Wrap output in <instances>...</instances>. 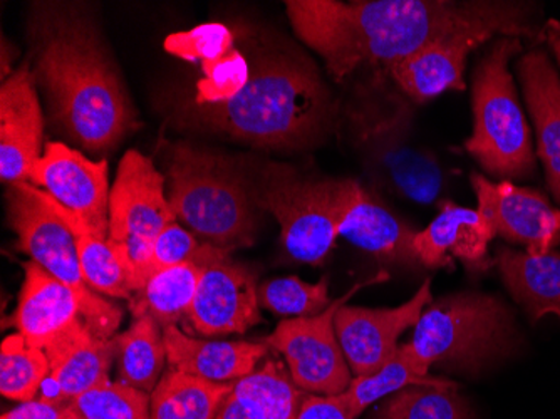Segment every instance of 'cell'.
<instances>
[{
  "label": "cell",
  "mask_w": 560,
  "mask_h": 419,
  "mask_svg": "<svg viewBox=\"0 0 560 419\" xmlns=\"http://www.w3.org/2000/svg\"><path fill=\"white\" fill-rule=\"evenodd\" d=\"M259 304L277 316L295 319L323 314L332 301L326 277L319 282L307 283L292 276L279 277L259 286Z\"/></svg>",
  "instance_id": "obj_34"
},
{
  "label": "cell",
  "mask_w": 560,
  "mask_h": 419,
  "mask_svg": "<svg viewBox=\"0 0 560 419\" xmlns=\"http://www.w3.org/2000/svg\"><path fill=\"white\" fill-rule=\"evenodd\" d=\"M163 340L172 370L212 383H235L248 376L269 352L266 342L197 339L176 326L163 329Z\"/></svg>",
  "instance_id": "obj_21"
},
{
  "label": "cell",
  "mask_w": 560,
  "mask_h": 419,
  "mask_svg": "<svg viewBox=\"0 0 560 419\" xmlns=\"http://www.w3.org/2000/svg\"><path fill=\"white\" fill-rule=\"evenodd\" d=\"M307 393L277 361L235 381L217 419H295Z\"/></svg>",
  "instance_id": "obj_24"
},
{
  "label": "cell",
  "mask_w": 560,
  "mask_h": 419,
  "mask_svg": "<svg viewBox=\"0 0 560 419\" xmlns=\"http://www.w3.org/2000/svg\"><path fill=\"white\" fill-rule=\"evenodd\" d=\"M200 277L201 267L195 261L153 273L131 299L133 316H151L163 329L176 326L190 314Z\"/></svg>",
  "instance_id": "obj_28"
},
{
  "label": "cell",
  "mask_w": 560,
  "mask_h": 419,
  "mask_svg": "<svg viewBox=\"0 0 560 419\" xmlns=\"http://www.w3.org/2000/svg\"><path fill=\"white\" fill-rule=\"evenodd\" d=\"M478 212L489 220L497 235L524 245L530 255H546L560 244V210L546 195L511 182L493 183L471 173Z\"/></svg>",
  "instance_id": "obj_15"
},
{
  "label": "cell",
  "mask_w": 560,
  "mask_h": 419,
  "mask_svg": "<svg viewBox=\"0 0 560 419\" xmlns=\"http://www.w3.org/2000/svg\"><path fill=\"white\" fill-rule=\"evenodd\" d=\"M495 235L478 210L445 201L436 219L415 235V255L428 269H452L455 260H460L470 272H487L495 266L489 257V244Z\"/></svg>",
  "instance_id": "obj_18"
},
{
  "label": "cell",
  "mask_w": 560,
  "mask_h": 419,
  "mask_svg": "<svg viewBox=\"0 0 560 419\" xmlns=\"http://www.w3.org/2000/svg\"><path fill=\"white\" fill-rule=\"evenodd\" d=\"M170 194L176 219L215 247L231 251L254 242L257 207L250 183L220 154L178 144L170 153Z\"/></svg>",
  "instance_id": "obj_5"
},
{
  "label": "cell",
  "mask_w": 560,
  "mask_h": 419,
  "mask_svg": "<svg viewBox=\"0 0 560 419\" xmlns=\"http://www.w3.org/2000/svg\"><path fill=\"white\" fill-rule=\"evenodd\" d=\"M30 179L66 210L80 217L88 229L108 238L112 190L105 160L91 162L68 144L47 143Z\"/></svg>",
  "instance_id": "obj_14"
},
{
  "label": "cell",
  "mask_w": 560,
  "mask_h": 419,
  "mask_svg": "<svg viewBox=\"0 0 560 419\" xmlns=\"http://www.w3.org/2000/svg\"><path fill=\"white\" fill-rule=\"evenodd\" d=\"M522 50L518 37L493 40L474 74V133L465 148L489 175L524 179L536 175L537 160L512 78V59Z\"/></svg>",
  "instance_id": "obj_6"
},
{
  "label": "cell",
  "mask_w": 560,
  "mask_h": 419,
  "mask_svg": "<svg viewBox=\"0 0 560 419\" xmlns=\"http://www.w3.org/2000/svg\"><path fill=\"white\" fill-rule=\"evenodd\" d=\"M420 384L448 386L453 383L435 376H421L415 368L410 351L406 345H401L396 354L385 365H381L376 373L370 374V376L352 377V383L349 384L342 396H345L352 416L358 418L363 415L364 409L370 408L381 398L395 395L405 387L420 386Z\"/></svg>",
  "instance_id": "obj_30"
},
{
  "label": "cell",
  "mask_w": 560,
  "mask_h": 419,
  "mask_svg": "<svg viewBox=\"0 0 560 419\" xmlns=\"http://www.w3.org/2000/svg\"><path fill=\"white\" fill-rule=\"evenodd\" d=\"M234 383H212L180 371L163 374L151 393L150 419H217Z\"/></svg>",
  "instance_id": "obj_27"
},
{
  "label": "cell",
  "mask_w": 560,
  "mask_h": 419,
  "mask_svg": "<svg viewBox=\"0 0 560 419\" xmlns=\"http://www.w3.org/2000/svg\"><path fill=\"white\" fill-rule=\"evenodd\" d=\"M231 44V34L222 25H201L188 34L170 37L168 49L184 58L215 61Z\"/></svg>",
  "instance_id": "obj_36"
},
{
  "label": "cell",
  "mask_w": 560,
  "mask_h": 419,
  "mask_svg": "<svg viewBox=\"0 0 560 419\" xmlns=\"http://www.w3.org/2000/svg\"><path fill=\"white\" fill-rule=\"evenodd\" d=\"M83 323L80 295L37 261H25L24 282L14 314L18 333L31 345L46 351L52 342Z\"/></svg>",
  "instance_id": "obj_19"
},
{
  "label": "cell",
  "mask_w": 560,
  "mask_h": 419,
  "mask_svg": "<svg viewBox=\"0 0 560 419\" xmlns=\"http://www.w3.org/2000/svg\"><path fill=\"white\" fill-rule=\"evenodd\" d=\"M295 419H355L345 396L307 395Z\"/></svg>",
  "instance_id": "obj_37"
},
{
  "label": "cell",
  "mask_w": 560,
  "mask_h": 419,
  "mask_svg": "<svg viewBox=\"0 0 560 419\" xmlns=\"http://www.w3.org/2000/svg\"><path fill=\"white\" fill-rule=\"evenodd\" d=\"M374 419H471L467 403L448 386L405 387L381 406Z\"/></svg>",
  "instance_id": "obj_32"
},
{
  "label": "cell",
  "mask_w": 560,
  "mask_h": 419,
  "mask_svg": "<svg viewBox=\"0 0 560 419\" xmlns=\"http://www.w3.org/2000/svg\"><path fill=\"white\" fill-rule=\"evenodd\" d=\"M115 345L119 381L151 395L168 361L163 327L151 316L135 317L130 329L115 337Z\"/></svg>",
  "instance_id": "obj_29"
},
{
  "label": "cell",
  "mask_w": 560,
  "mask_h": 419,
  "mask_svg": "<svg viewBox=\"0 0 560 419\" xmlns=\"http://www.w3.org/2000/svg\"><path fill=\"white\" fill-rule=\"evenodd\" d=\"M415 235L413 229L393 216L361 183L349 179L339 237L348 238L355 247L386 264L418 266Z\"/></svg>",
  "instance_id": "obj_20"
},
{
  "label": "cell",
  "mask_w": 560,
  "mask_h": 419,
  "mask_svg": "<svg viewBox=\"0 0 560 419\" xmlns=\"http://www.w3.org/2000/svg\"><path fill=\"white\" fill-rule=\"evenodd\" d=\"M388 280V273L355 283L348 294L313 317L285 319L266 339V345L284 356L292 381L307 395H342L352 383V373L336 334V312L363 287Z\"/></svg>",
  "instance_id": "obj_11"
},
{
  "label": "cell",
  "mask_w": 560,
  "mask_h": 419,
  "mask_svg": "<svg viewBox=\"0 0 560 419\" xmlns=\"http://www.w3.org/2000/svg\"><path fill=\"white\" fill-rule=\"evenodd\" d=\"M44 197L50 208L74 232L81 269H83L88 286L97 294L130 299L131 301L133 295L140 291V283H138L137 273L125 254L109 238L100 237L93 230L88 229L80 217L66 210L46 191H44Z\"/></svg>",
  "instance_id": "obj_26"
},
{
  "label": "cell",
  "mask_w": 560,
  "mask_h": 419,
  "mask_svg": "<svg viewBox=\"0 0 560 419\" xmlns=\"http://www.w3.org/2000/svg\"><path fill=\"white\" fill-rule=\"evenodd\" d=\"M44 119L27 66L9 75L0 88V176L9 185L27 183L43 156Z\"/></svg>",
  "instance_id": "obj_17"
},
{
  "label": "cell",
  "mask_w": 560,
  "mask_h": 419,
  "mask_svg": "<svg viewBox=\"0 0 560 419\" xmlns=\"http://www.w3.org/2000/svg\"><path fill=\"white\" fill-rule=\"evenodd\" d=\"M518 78L537 135V156L550 194L560 203V75L544 50H530L517 62Z\"/></svg>",
  "instance_id": "obj_22"
},
{
  "label": "cell",
  "mask_w": 560,
  "mask_h": 419,
  "mask_svg": "<svg viewBox=\"0 0 560 419\" xmlns=\"http://www.w3.org/2000/svg\"><path fill=\"white\" fill-rule=\"evenodd\" d=\"M34 80L50 112L84 150H109L135 126L130 96L91 19L52 4L34 15Z\"/></svg>",
  "instance_id": "obj_2"
},
{
  "label": "cell",
  "mask_w": 560,
  "mask_h": 419,
  "mask_svg": "<svg viewBox=\"0 0 560 419\" xmlns=\"http://www.w3.org/2000/svg\"><path fill=\"white\" fill-rule=\"evenodd\" d=\"M173 222L176 216L165 195L162 173L140 151H128L109 197L108 238L130 261L140 289L148 279L153 245Z\"/></svg>",
  "instance_id": "obj_9"
},
{
  "label": "cell",
  "mask_w": 560,
  "mask_h": 419,
  "mask_svg": "<svg viewBox=\"0 0 560 419\" xmlns=\"http://www.w3.org/2000/svg\"><path fill=\"white\" fill-rule=\"evenodd\" d=\"M366 153L377 178L396 195L430 205L442 194V166L410 140V115H398L374 129L368 137Z\"/></svg>",
  "instance_id": "obj_16"
},
{
  "label": "cell",
  "mask_w": 560,
  "mask_h": 419,
  "mask_svg": "<svg viewBox=\"0 0 560 419\" xmlns=\"http://www.w3.org/2000/svg\"><path fill=\"white\" fill-rule=\"evenodd\" d=\"M68 401L58 399L39 398L33 401L21 403L18 408L5 412L2 419H68L66 416Z\"/></svg>",
  "instance_id": "obj_38"
},
{
  "label": "cell",
  "mask_w": 560,
  "mask_h": 419,
  "mask_svg": "<svg viewBox=\"0 0 560 419\" xmlns=\"http://www.w3.org/2000/svg\"><path fill=\"white\" fill-rule=\"evenodd\" d=\"M522 2L453 0H289L299 39L316 50L336 81L363 68H386L410 58L453 31L521 11Z\"/></svg>",
  "instance_id": "obj_1"
},
{
  "label": "cell",
  "mask_w": 560,
  "mask_h": 419,
  "mask_svg": "<svg viewBox=\"0 0 560 419\" xmlns=\"http://www.w3.org/2000/svg\"><path fill=\"white\" fill-rule=\"evenodd\" d=\"M46 354L50 362L46 383L55 387L49 398L71 401L91 387L109 381L116 345L115 339H101L83 323L52 342Z\"/></svg>",
  "instance_id": "obj_23"
},
{
  "label": "cell",
  "mask_w": 560,
  "mask_h": 419,
  "mask_svg": "<svg viewBox=\"0 0 560 419\" xmlns=\"http://www.w3.org/2000/svg\"><path fill=\"white\" fill-rule=\"evenodd\" d=\"M229 252L206 245L197 261L201 277L188 319L203 336L242 334L262 323L256 273Z\"/></svg>",
  "instance_id": "obj_12"
},
{
  "label": "cell",
  "mask_w": 560,
  "mask_h": 419,
  "mask_svg": "<svg viewBox=\"0 0 560 419\" xmlns=\"http://www.w3.org/2000/svg\"><path fill=\"white\" fill-rule=\"evenodd\" d=\"M431 302V280L427 279L417 294L398 307L342 305L336 312L335 327L354 377L370 376L381 365H385L398 351L401 334L410 327H417L421 314Z\"/></svg>",
  "instance_id": "obj_13"
},
{
  "label": "cell",
  "mask_w": 560,
  "mask_h": 419,
  "mask_svg": "<svg viewBox=\"0 0 560 419\" xmlns=\"http://www.w3.org/2000/svg\"><path fill=\"white\" fill-rule=\"evenodd\" d=\"M517 346L511 309L493 295L462 292L431 302L406 348L418 373L430 376L436 364L480 371L511 356Z\"/></svg>",
  "instance_id": "obj_4"
},
{
  "label": "cell",
  "mask_w": 560,
  "mask_h": 419,
  "mask_svg": "<svg viewBox=\"0 0 560 419\" xmlns=\"http://www.w3.org/2000/svg\"><path fill=\"white\" fill-rule=\"evenodd\" d=\"M206 245H200L197 238L187 230L182 229L178 223L173 222L160 233L156 238L153 251H151L150 267H148V277L160 272L170 267L182 266L188 261L197 264ZM148 280V279H147ZM144 286V283H143Z\"/></svg>",
  "instance_id": "obj_35"
},
{
  "label": "cell",
  "mask_w": 560,
  "mask_h": 419,
  "mask_svg": "<svg viewBox=\"0 0 560 419\" xmlns=\"http://www.w3.org/2000/svg\"><path fill=\"white\" fill-rule=\"evenodd\" d=\"M493 260L506 289L525 309L532 323L550 314L560 317V252L530 255L499 247Z\"/></svg>",
  "instance_id": "obj_25"
},
{
  "label": "cell",
  "mask_w": 560,
  "mask_h": 419,
  "mask_svg": "<svg viewBox=\"0 0 560 419\" xmlns=\"http://www.w3.org/2000/svg\"><path fill=\"white\" fill-rule=\"evenodd\" d=\"M50 374L46 351L31 345L22 334H12L0 348V393L8 399L27 403L36 399Z\"/></svg>",
  "instance_id": "obj_31"
},
{
  "label": "cell",
  "mask_w": 560,
  "mask_h": 419,
  "mask_svg": "<svg viewBox=\"0 0 560 419\" xmlns=\"http://www.w3.org/2000/svg\"><path fill=\"white\" fill-rule=\"evenodd\" d=\"M151 395L121 381H106L66 405L68 419H150Z\"/></svg>",
  "instance_id": "obj_33"
},
{
  "label": "cell",
  "mask_w": 560,
  "mask_h": 419,
  "mask_svg": "<svg viewBox=\"0 0 560 419\" xmlns=\"http://www.w3.org/2000/svg\"><path fill=\"white\" fill-rule=\"evenodd\" d=\"M201 116L252 147L295 150L320 137L330 97L310 62L277 53L254 62L234 96L203 104Z\"/></svg>",
  "instance_id": "obj_3"
},
{
  "label": "cell",
  "mask_w": 560,
  "mask_h": 419,
  "mask_svg": "<svg viewBox=\"0 0 560 419\" xmlns=\"http://www.w3.org/2000/svg\"><path fill=\"white\" fill-rule=\"evenodd\" d=\"M544 34H546L547 43H549L550 49L556 55L557 62L560 66V22L556 19H549L544 27Z\"/></svg>",
  "instance_id": "obj_39"
},
{
  "label": "cell",
  "mask_w": 560,
  "mask_h": 419,
  "mask_svg": "<svg viewBox=\"0 0 560 419\" xmlns=\"http://www.w3.org/2000/svg\"><path fill=\"white\" fill-rule=\"evenodd\" d=\"M534 37L540 34L536 8L525 4L521 11L493 21L453 31L424 46L389 71L395 83L415 103L435 100L445 91H464V72L471 50L489 43L493 36Z\"/></svg>",
  "instance_id": "obj_10"
},
{
  "label": "cell",
  "mask_w": 560,
  "mask_h": 419,
  "mask_svg": "<svg viewBox=\"0 0 560 419\" xmlns=\"http://www.w3.org/2000/svg\"><path fill=\"white\" fill-rule=\"evenodd\" d=\"M257 207L277 220L285 251L320 266L339 237L349 179L307 178L288 165L266 163L250 182Z\"/></svg>",
  "instance_id": "obj_7"
},
{
  "label": "cell",
  "mask_w": 560,
  "mask_h": 419,
  "mask_svg": "<svg viewBox=\"0 0 560 419\" xmlns=\"http://www.w3.org/2000/svg\"><path fill=\"white\" fill-rule=\"evenodd\" d=\"M8 212L9 223L18 233L19 248L56 279L71 287L80 295L88 327L101 339H112L121 323V311L88 286L74 232L50 208L44 191L30 183L11 185Z\"/></svg>",
  "instance_id": "obj_8"
}]
</instances>
